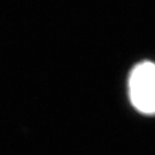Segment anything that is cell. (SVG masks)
Instances as JSON below:
<instances>
[{
    "mask_svg": "<svg viewBox=\"0 0 155 155\" xmlns=\"http://www.w3.org/2000/svg\"><path fill=\"white\" fill-rule=\"evenodd\" d=\"M132 105L144 114H155V63L143 62L132 70L129 79Z\"/></svg>",
    "mask_w": 155,
    "mask_h": 155,
    "instance_id": "obj_1",
    "label": "cell"
}]
</instances>
